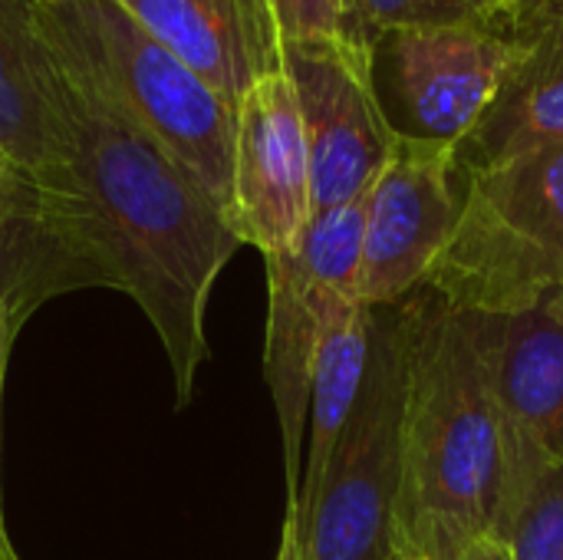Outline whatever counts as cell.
Here are the masks:
<instances>
[{"mask_svg":"<svg viewBox=\"0 0 563 560\" xmlns=\"http://www.w3.org/2000/svg\"><path fill=\"white\" fill-rule=\"evenodd\" d=\"M393 560H422V558H406V554H393Z\"/></svg>","mask_w":563,"mask_h":560,"instance_id":"cell-25","label":"cell"},{"mask_svg":"<svg viewBox=\"0 0 563 560\" xmlns=\"http://www.w3.org/2000/svg\"><path fill=\"white\" fill-rule=\"evenodd\" d=\"M541 310H544V314H548V317H551V320H554V323L563 330V284L554 290V294H551V297H548V304H544Z\"/></svg>","mask_w":563,"mask_h":560,"instance_id":"cell-22","label":"cell"},{"mask_svg":"<svg viewBox=\"0 0 563 560\" xmlns=\"http://www.w3.org/2000/svg\"><path fill=\"white\" fill-rule=\"evenodd\" d=\"M492 538L508 560H563V465L511 419V465Z\"/></svg>","mask_w":563,"mask_h":560,"instance_id":"cell-15","label":"cell"},{"mask_svg":"<svg viewBox=\"0 0 563 560\" xmlns=\"http://www.w3.org/2000/svg\"><path fill=\"white\" fill-rule=\"evenodd\" d=\"M7 172H10V162L3 158V152H0V188H3V178H7Z\"/></svg>","mask_w":563,"mask_h":560,"instance_id":"cell-23","label":"cell"},{"mask_svg":"<svg viewBox=\"0 0 563 560\" xmlns=\"http://www.w3.org/2000/svg\"><path fill=\"white\" fill-rule=\"evenodd\" d=\"M0 560H20V558H16L13 551H3V548H0Z\"/></svg>","mask_w":563,"mask_h":560,"instance_id":"cell-24","label":"cell"},{"mask_svg":"<svg viewBox=\"0 0 563 560\" xmlns=\"http://www.w3.org/2000/svg\"><path fill=\"white\" fill-rule=\"evenodd\" d=\"M30 13L46 43L231 215L238 106L195 76L119 0H30Z\"/></svg>","mask_w":563,"mask_h":560,"instance_id":"cell-3","label":"cell"},{"mask_svg":"<svg viewBox=\"0 0 563 560\" xmlns=\"http://www.w3.org/2000/svg\"><path fill=\"white\" fill-rule=\"evenodd\" d=\"M511 33L505 23L386 30L369 46V83L396 135L462 145L492 106Z\"/></svg>","mask_w":563,"mask_h":560,"instance_id":"cell-7","label":"cell"},{"mask_svg":"<svg viewBox=\"0 0 563 560\" xmlns=\"http://www.w3.org/2000/svg\"><path fill=\"white\" fill-rule=\"evenodd\" d=\"M459 168V145L452 142L396 139L366 191L360 281L366 307H399L422 287L462 211Z\"/></svg>","mask_w":563,"mask_h":560,"instance_id":"cell-8","label":"cell"},{"mask_svg":"<svg viewBox=\"0 0 563 560\" xmlns=\"http://www.w3.org/2000/svg\"><path fill=\"white\" fill-rule=\"evenodd\" d=\"M511 59L501 86L459 145L465 172L563 145V7L508 23Z\"/></svg>","mask_w":563,"mask_h":560,"instance_id":"cell-12","label":"cell"},{"mask_svg":"<svg viewBox=\"0 0 563 560\" xmlns=\"http://www.w3.org/2000/svg\"><path fill=\"white\" fill-rule=\"evenodd\" d=\"M511 3V20H521V17H534V13H548V10H561L563 0H508Z\"/></svg>","mask_w":563,"mask_h":560,"instance_id":"cell-20","label":"cell"},{"mask_svg":"<svg viewBox=\"0 0 563 560\" xmlns=\"http://www.w3.org/2000/svg\"><path fill=\"white\" fill-rule=\"evenodd\" d=\"M3 551H13V548H3Z\"/></svg>","mask_w":563,"mask_h":560,"instance_id":"cell-26","label":"cell"},{"mask_svg":"<svg viewBox=\"0 0 563 560\" xmlns=\"http://www.w3.org/2000/svg\"><path fill=\"white\" fill-rule=\"evenodd\" d=\"M373 317L376 310L366 304L350 307L336 320V327L330 330L317 356L313 386H310V413H307V452H303V469H300V492H297V502L287 505V518L294 521L297 538H303V531L310 528L330 459L360 399L366 366H369V347H373Z\"/></svg>","mask_w":563,"mask_h":560,"instance_id":"cell-13","label":"cell"},{"mask_svg":"<svg viewBox=\"0 0 563 560\" xmlns=\"http://www.w3.org/2000/svg\"><path fill=\"white\" fill-rule=\"evenodd\" d=\"M30 0H0V152L10 172L40 178L53 165V139L26 59Z\"/></svg>","mask_w":563,"mask_h":560,"instance_id":"cell-16","label":"cell"},{"mask_svg":"<svg viewBox=\"0 0 563 560\" xmlns=\"http://www.w3.org/2000/svg\"><path fill=\"white\" fill-rule=\"evenodd\" d=\"M13 327H10V317H7V307H3V297H0V399H3V370H7V353H10V343H13ZM0 548H13L10 538H7V521H3V488H0Z\"/></svg>","mask_w":563,"mask_h":560,"instance_id":"cell-19","label":"cell"},{"mask_svg":"<svg viewBox=\"0 0 563 560\" xmlns=\"http://www.w3.org/2000/svg\"><path fill=\"white\" fill-rule=\"evenodd\" d=\"M231 228L264 257L294 251L313 221L310 149L287 73L261 79L238 102Z\"/></svg>","mask_w":563,"mask_h":560,"instance_id":"cell-10","label":"cell"},{"mask_svg":"<svg viewBox=\"0 0 563 560\" xmlns=\"http://www.w3.org/2000/svg\"><path fill=\"white\" fill-rule=\"evenodd\" d=\"M402 347L399 317L376 310L369 366L353 416L330 459L300 560H393L402 475Z\"/></svg>","mask_w":563,"mask_h":560,"instance_id":"cell-6","label":"cell"},{"mask_svg":"<svg viewBox=\"0 0 563 560\" xmlns=\"http://www.w3.org/2000/svg\"><path fill=\"white\" fill-rule=\"evenodd\" d=\"M363 215L366 195L313 215L303 241L267 261V337L264 380L271 386L274 413L284 439L287 505L297 502L307 413L317 356L336 320L363 304Z\"/></svg>","mask_w":563,"mask_h":560,"instance_id":"cell-5","label":"cell"},{"mask_svg":"<svg viewBox=\"0 0 563 560\" xmlns=\"http://www.w3.org/2000/svg\"><path fill=\"white\" fill-rule=\"evenodd\" d=\"M501 393L521 432L563 465V330L544 310L505 320Z\"/></svg>","mask_w":563,"mask_h":560,"instance_id":"cell-14","label":"cell"},{"mask_svg":"<svg viewBox=\"0 0 563 560\" xmlns=\"http://www.w3.org/2000/svg\"><path fill=\"white\" fill-rule=\"evenodd\" d=\"M280 43H346L366 53L353 33L346 0H267ZM369 56V53H366Z\"/></svg>","mask_w":563,"mask_h":560,"instance_id":"cell-18","label":"cell"},{"mask_svg":"<svg viewBox=\"0 0 563 560\" xmlns=\"http://www.w3.org/2000/svg\"><path fill=\"white\" fill-rule=\"evenodd\" d=\"M402 347V475L396 554L459 560L492 538L508 465L511 413L501 393L505 320L462 314L419 287L396 307Z\"/></svg>","mask_w":563,"mask_h":560,"instance_id":"cell-2","label":"cell"},{"mask_svg":"<svg viewBox=\"0 0 563 560\" xmlns=\"http://www.w3.org/2000/svg\"><path fill=\"white\" fill-rule=\"evenodd\" d=\"M284 73L307 132L313 215L363 198L399 139L373 92L369 56L346 43H294Z\"/></svg>","mask_w":563,"mask_h":560,"instance_id":"cell-9","label":"cell"},{"mask_svg":"<svg viewBox=\"0 0 563 560\" xmlns=\"http://www.w3.org/2000/svg\"><path fill=\"white\" fill-rule=\"evenodd\" d=\"M465 175L459 221L422 287L478 317L541 310L563 284V145Z\"/></svg>","mask_w":563,"mask_h":560,"instance_id":"cell-4","label":"cell"},{"mask_svg":"<svg viewBox=\"0 0 563 560\" xmlns=\"http://www.w3.org/2000/svg\"><path fill=\"white\" fill-rule=\"evenodd\" d=\"M346 7L353 20V33L366 53L373 40L386 30L445 26V23H468V20H488L508 26L511 17L508 0H346Z\"/></svg>","mask_w":563,"mask_h":560,"instance_id":"cell-17","label":"cell"},{"mask_svg":"<svg viewBox=\"0 0 563 560\" xmlns=\"http://www.w3.org/2000/svg\"><path fill=\"white\" fill-rule=\"evenodd\" d=\"M162 46L228 102L284 69L267 0H119Z\"/></svg>","mask_w":563,"mask_h":560,"instance_id":"cell-11","label":"cell"},{"mask_svg":"<svg viewBox=\"0 0 563 560\" xmlns=\"http://www.w3.org/2000/svg\"><path fill=\"white\" fill-rule=\"evenodd\" d=\"M459 560H508V554H505V548H501L495 538H485V541H478L475 548H468Z\"/></svg>","mask_w":563,"mask_h":560,"instance_id":"cell-21","label":"cell"},{"mask_svg":"<svg viewBox=\"0 0 563 560\" xmlns=\"http://www.w3.org/2000/svg\"><path fill=\"white\" fill-rule=\"evenodd\" d=\"M26 59L43 99L53 165L7 172L0 188V297L10 327L73 287L129 294L158 333L178 406L208 360L205 314L224 264L244 248L211 195L122 116L26 20Z\"/></svg>","mask_w":563,"mask_h":560,"instance_id":"cell-1","label":"cell"}]
</instances>
